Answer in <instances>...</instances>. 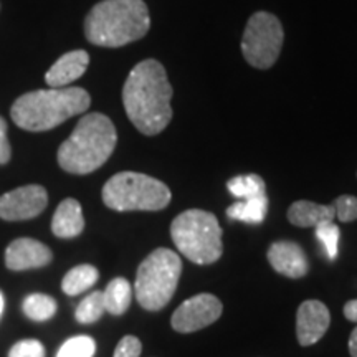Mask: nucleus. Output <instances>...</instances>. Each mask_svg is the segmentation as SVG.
I'll return each mask as SVG.
<instances>
[{
  "label": "nucleus",
  "instance_id": "5",
  "mask_svg": "<svg viewBox=\"0 0 357 357\" xmlns=\"http://www.w3.org/2000/svg\"><path fill=\"white\" fill-rule=\"evenodd\" d=\"M171 235L178 252L197 265H211L223 253L222 229L217 217L207 211L190 208L178 213Z\"/></svg>",
  "mask_w": 357,
  "mask_h": 357
},
{
  "label": "nucleus",
  "instance_id": "23",
  "mask_svg": "<svg viewBox=\"0 0 357 357\" xmlns=\"http://www.w3.org/2000/svg\"><path fill=\"white\" fill-rule=\"evenodd\" d=\"M96 351L95 339L89 336H75L68 339L56 352V357H93Z\"/></svg>",
  "mask_w": 357,
  "mask_h": 357
},
{
  "label": "nucleus",
  "instance_id": "25",
  "mask_svg": "<svg viewBox=\"0 0 357 357\" xmlns=\"http://www.w3.org/2000/svg\"><path fill=\"white\" fill-rule=\"evenodd\" d=\"M339 222L357 220V197L354 195H341L333 202Z\"/></svg>",
  "mask_w": 357,
  "mask_h": 357
},
{
  "label": "nucleus",
  "instance_id": "1",
  "mask_svg": "<svg viewBox=\"0 0 357 357\" xmlns=\"http://www.w3.org/2000/svg\"><path fill=\"white\" fill-rule=\"evenodd\" d=\"M174 95L167 71L158 60L141 61L129 73L123 86V105L136 129L146 136H155L172 119Z\"/></svg>",
  "mask_w": 357,
  "mask_h": 357
},
{
  "label": "nucleus",
  "instance_id": "13",
  "mask_svg": "<svg viewBox=\"0 0 357 357\" xmlns=\"http://www.w3.org/2000/svg\"><path fill=\"white\" fill-rule=\"evenodd\" d=\"M266 257L273 270L288 278H303L310 270L305 252L294 242H275L268 250Z\"/></svg>",
  "mask_w": 357,
  "mask_h": 357
},
{
  "label": "nucleus",
  "instance_id": "20",
  "mask_svg": "<svg viewBox=\"0 0 357 357\" xmlns=\"http://www.w3.org/2000/svg\"><path fill=\"white\" fill-rule=\"evenodd\" d=\"M227 189L234 197L243 200L252 197L266 195L265 181L258 174H247V176H236L227 182Z\"/></svg>",
  "mask_w": 357,
  "mask_h": 357
},
{
  "label": "nucleus",
  "instance_id": "19",
  "mask_svg": "<svg viewBox=\"0 0 357 357\" xmlns=\"http://www.w3.org/2000/svg\"><path fill=\"white\" fill-rule=\"evenodd\" d=\"M100 273L93 265H78L71 268L68 273L65 275L61 281V289L70 296H77V294L86 291L96 284Z\"/></svg>",
  "mask_w": 357,
  "mask_h": 357
},
{
  "label": "nucleus",
  "instance_id": "10",
  "mask_svg": "<svg viewBox=\"0 0 357 357\" xmlns=\"http://www.w3.org/2000/svg\"><path fill=\"white\" fill-rule=\"evenodd\" d=\"M48 205V194L42 185H24L0 197V218L8 222L38 217Z\"/></svg>",
  "mask_w": 357,
  "mask_h": 357
},
{
  "label": "nucleus",
  "instance_id": "26",
  "mask_svg": "<svg viewBox=\"0 0 357 357\" xmlns=\"http://www.w3.org/2000/svg\"><path fill=\"white\" fill-rule=\"evenodd\" d=\"M8 357H45V347L37 339H24L12 346Z\"/></svg>",
  "mask_w": 357,
  "mask_h": 357
},
{
  "label": "nucleus",
  "instance_id": "11",
  "mask_svg": "<svg viewBox=\"0 0 357 357\" xmlns=\"http://www.w3.org/2000/svg\"><path fill=\"white\" fill-rule=\"evenodd\" d=\"M331 323L329 310L321 301L310 300L301 303L296 318V336L301 346H311L318 342L328 331Z\"/></svg>",
  "mask_w": 357,
  "mask_h": 357
},
{
  "label": "nucleus",
  "instance_id": "21",
  "mask_svg": "<svg viewBox=\"0 0 357 357\" xmlns=\"http://www.w3.org/2000/svg\"><path fill=\"white\" fill-rule=\"evenodd\" d=\"M24 312L32 321H47L55 316L56 301L43 293H33L24 300Z\"/></svg>",
  "mask_w": 357,
  "mask_h": 357
},
{
  "label": "nucleus",
  "instance_id": "12",
  "mask_svg": "<svg viewBox=\"0 0 357 357\" xmlns=\"http://www.w3.org/2000/svg\"><path fill=\"white\" fill-rule=\"evenodd\" d=\"M52 260V250L33 238H17L6 250V265L13 271L47 266Z\"/></svg>",
  "mask_w": 357,
  "mask_h": 357
},
{
  "label": "nucleus",
  "instance_id": "7",
  "mask_svg": "<svg viewBox=\"0 0 357 357\" xmlns=\"http://www.w3.org/2000/svg\"><path fill=\"white\" fill-rule=\"evenodd\" d=\"M182 273L181 257L169 248H155L137 268L134 293L147 311H159L172 300Z\"/></svg>",
  "mask_w": 357,
  "mask_h": 357
},
{
  "label": "nucleus",
  "instance_id": "9",
  "mask_svg": "<svg viewBox=\"0 0 357 357\" xmlns=\"http://www.w3.org/2000/svg\"><path fill=\"white\" fill-rule=\"evenodd\" d=\"M222 301L208 293L182 303L172 314L171 324L177 333H195L215 323L222 314Z\"/></svg>",
  "mask_w": 357,
  "mask_h": 357
},
{
  "label": "nucleus",
  "instance_id": "24",
  "mask_svg": "<svg viewBox=\"0 0 357 357\" xmlns=\"http://www.w3.org/2000/svg\"><path fill=\"white\" fill-rule=\"evenodd\" d=\"M316 229V236L321 242V245L324 247L326 257L329 260H336L337 257V245H339V227L334 225V222H323L319 225L314 227Z\"/></svg>",
  "mask_w": 357,
  "mask_h": 357
},
{
  "label": "nucleus",
  "instance_id": "18",
  "mask_svg": "<svg viewBox=\"0 0 357 357\" xmlns=\"http://www.w3.org/2000/svg\"><path fill=\"white\" fill-rule=\"evenodd\" d=\"M268 212V197L260 195V197L243 199L230 205L227 208V217L231 220H240L247 223H261L265 220Z\"/></svg>",
  "mask_w": 357,
  "mask_h": 357
},
{
  "label": "nucleus",
  "instance_id": "3",
  "mask_svg": "<svg viewBox=\"0 0 357 357\" xmlns=\"http://www.w3.org/2000/svg\"><path fill=\"white\" fill-rule=\"evenodd\" d=\"M91 105L86 89L66 86L30 91L12 105L10 116L25 131L40 132L63 124L66 119L83 114Z\"/></svg>",
  "mask_w": 357,
  "mask_h": 357
},
{
  "label": "nucleus",
  "instance_id": "14",
  "mask_svg": "<svg viewBox=\"0 0 357 357\" xmlns=\"http://www.w3.org/2000/svg\"><path fill=\"white\" fill-rule=\"evenodd\" d=\"M89 65V55L84 50H73L65 53L53 63L45 75V83L50 88H66L70 83L83 77Z\"/></svg>",
  "mask_w": 357,
  "mask_h": 357
},
{
  "label": "nucleus",
  "instance_id": "16",
  "mask_svg": "<svg viewBox=\"0 0 357 357\" xmlns=\"http://www.w3.org/2000/svg\"><path fill=\"white\" fill-rule=\"evenodd\" d=\"M334 205H319L310 200H298L288 208V220L296 227L310 229L323 222H334Z\"/></svg>",
  "mask_w": 357,
  "mask_h": 357
},
{
  "label": "nucleus",
  "instance_id": "17",
  "mask_svg": "<svg viewBox=\"0 0 357 357\" xmlns=\"http://www.w3.org/2000/svg\"><path fill=\"white\" fill-rule=\"evenodd\" d=\"M102 296H105L106 311L113 316H121L131 305L132 287L126 278H114L102 291Z\"/></svg>",
  "mask_w": 357,
  "mask_h": 357
},
{
  "label": "nucleus",
  "instance_id": "15",
  "mask_svg": "<svg viewBox=\"0 0 357 357\" xmlns=\"http://www.w3.org/2000/svg\"><path fill=\"white\" fill-rule=\"evenodd\" d=\"M84 229L83 208L78 200L65 199L58 205L52 220V231L58 238H75Z\"/></svg>",
  "mask_w": 357,
  "mask_h": 357
},
{
  "label": "nucleus",
  "instance_id": "30",
  "mask_svg": "<svg viewBox=\"0 0 357 357\" xmlns=\"http://www.w3.org/2000/svg\"><path fill=\"white\" fill-rule=\"evenodd\" d=\"M349 352L351 357H357V328L352 331L349 337Z\"/></svg>",
  "mask_w": 357,
  "mask_h": 357
},
{
  "label": "nucleus",
  "instance_id": "8",
  "mask_svg": "<svg viewBox=\"0 0 357 357\" xmlns=\"http://www.w3.org/2000/svg\"><path fill=\"white\" fill-rule=\"evenodd\" d=\"M283 25L270 12H255L250 17L242 38V53L248 65L258 70L271 68L283 47Z\"/></svg>",
  "mask_w": 357,
  "mask_h": 357
},
{
  "label": "nucleus",
  "instance_id": "22",
  "mask_svg": "<svg viewBox=\"0 0 357 357\" xmlns=\"http://www.w3.org/2000/svg\"><path fill=\"white\" fill-rule=\"evenodd\" d=\"M105 311L106 307H105V296H102V291H93L91 294H88L82 303H79L75 316H77L78 323L93 324L101 318Z\"/></svg>",
  "mask_w": 357,
  "mask_h": 357
},
{
  "label": "nucleus",
  "instance_id": "31",
  "mask_svg": "<svg viewBox=\"0 0 357 357\" xmlns=\"http://www.w3.org/2000/svg\"><path fill=\"white\" fill-rule=\"evenodd\" d=\"M3 306H6V301H3V294L0 293V316H2L3 312Z\"/></svg>",
  "mask_w": 357,
  "mask_h": 357
},
{
  "label": "nucleus",
  "instance_id": "28",
  "mask_svg": "<svg viewBox=\"0 0 357 357\" xmlns=\"http://www.w3.org/2000/svg\"><path fill=\"white\" fill-rule=\"evenodd\" d=\"M10 155L12 149L7 137V121L3 118H0V166L7 164L10 160Z\"/></svg>",
  "mask_w": 357,
  "mask_h": 357
},
{
  "label": "nucleus",
  "instance_id": "29",
  "mask_svg": "<svg viewBox=\"0 0 357 357\" xmlns=\"http://www.w3.org/2000/svg\"><path fill=\"white\" fill-rule=\"evenodd\" d=\"M344 316L352 323H357V300H351L344 305Z\"/></svg>",
  "mask_w": 357,
  "mask_h": 357
},
{
  "label": "nucleus",
  "instance_id": "4",
  "mask_svg": "<svg viewBox=\"0 0 357 357\" xmlns=\"http://www.w3.org/2000/svg\"><path fill=\"white\" fill-rule=\"evenodd\" d=\"M116 142L118 132L108 116L84 114L58 149V164L63 171L77 176L91 174L111 158Z\"/></svg>",
  "mask_w": 357,
  "mask_h": 357
},
{
  "label": "nucleus",
  "instance_id": "27",
  "mask_svg": "<svg viewBox=\"0 0 357 357\" xmlns=\"http://www.w3.org/2000/svg\"><path fill=\"white\" fill-rule=\"evenodd\" d=\"M142 351L141 341L136 336H124L116 346L113 357H139Z\"/></svg>",
  "mask_w": 357,
  "mask_h": 357
},
{
  "label": "nucleus",
  "instance_id": "2",
  "mask_svg": "<svg viewBox=\"0 0 357 357\" xmlns=\"http://www.w3.org/2000/svg\"><path fill=\"white\" fill-rule=\"evenodd\" d=\"M149 29V8L142 0H102L84 19V35L96 47H124L141 40Z\"/></svg>",
  "mask_w": 357,
  "mask_h": 357
},
{
  "label": "nucleus",
  "instance_id": "6",
  "mask_svg": "<svg viewBox=\"0 0 357 357\" xmlns=\"http://www.w3.org/2000/svg\"><path fill=\"white\" fill-rule=\"evenodd\" d=\"M171 189L141 172H119L102 187V202L111 211H162L171 204Z\"/></svg>",
  "mask_w": 357,
  "mask_h": 357
}]
</instances>
